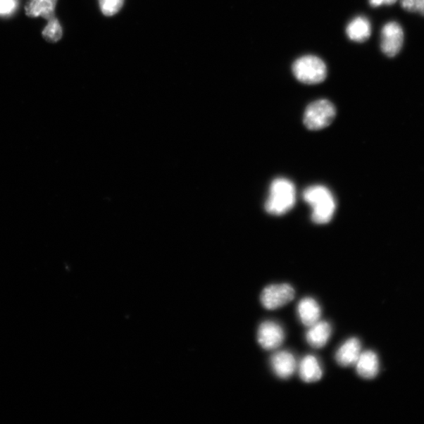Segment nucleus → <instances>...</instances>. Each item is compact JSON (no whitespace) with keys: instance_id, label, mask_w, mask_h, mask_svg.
Here are the masks:
<instances>
[{"instance_id":"obj_1","label":"nucleus","mask_w":424,"mask_h":424,"mask_svg":"<svg viewBox=\"0 0 424 424\" xmlns=\"http://www.w3.org/2000/svg\"><path fill=\"white\" fill-rule=\"evenodd\" d=\"M303 197L312 208L311 218L314 223L326 224L332 220L336 211V201L330 189L316 185L306 188Z\"/></svg>"},{"instance_id":"obj_2","label":"nucleus","mask_w":424,"mask_h":424,"mask_svg":"<svg viewBox=\"0 0 424 424\" xmlns=\"http://www.w3.org/2000/svg\"><path fill=\"white\" fill-rule=\"evenodd\" d=\"M296 188L285 177H278L271 183L270 194L265 203V209L272 216H282L296 204Z\"/></svg>"},{"instance_id":"obj_3","label":"nucleus","mask_w":424,"mask_h":424,"mask_svg":"<svg viewBox=\"0 0 424 424\" xmlns=\"http://www.w3.org/2000/svg\"><path fill=\"white\" fill-rule=\"evenodd\" d=\"M327 66L320 58L306 56L295 61L292 65L294 76L305 85L323 83L327 77Z\"/></svg>"},{"instance_id":"obj_4","label":"nucleus","mask_w":424,"mask_h":424,"mask_svg":"<svg viewBox=\"0 0 424 424\" xmlns=\"http://www.w3.org/2000/svg\"><path fill=\"white\" fill-rule=\"evenodd\" d=\"M336 108L331 101L326 99L313 101L306 108L304 125L312 131H318L330 126L336 118Z\"/></svg>"},{"instance_id":"obj_5","label":"nucleus","mask_w":424,"mask_h":424,"mask_svg":"<svg viewBox=\"0 0 424 424\" xmlns=\"http://www.w3.org/2000/svg\"><path fill=\"white\" fill-rule=\"evenodd\" d=\"M295 297V290L289 284L270 285L263 290L261 302L266 310H276L288 304Z\"/></svg>"},{"instance_id":"obj_6","label":"nucleus","mask_w":424,"mask_h":424,"mask_svg":"<svg viewBox=\"0 0 424 424\" xmlns=\"http://www.w3.org/2000/svg\"><path fill=\"white\" fill-rule=\"evenodd\" d=\"M403 42L404 32L398 23H388L382 29L380 49L387 57H395L401 51Z\"/></svg>"},{"instance_id":"obj_7","label":"nucleus","mask_w":424,"mask_h":424,"mask_svg":"<svg viewBox=\"0 0 424 424\" xmlns=\"http://www.w3.org/2000/svg\"><path fill=\"white\" fill-rule=\"evenodd\" d=\"M257 339L264 350H275L282 345L285 332L282 326L275 321L266 320L258 327Z\"/></svg>"},{"instance_id":"obj_8","label":"nucleus","mask_w":424,"mask_h":424,"mask_svg":"<svg viewBox=\"0 0 424 424\" xmlns=\"http://www.w3.org/2000/svg\"><path fill=\"white\" fill-rule=\"evenodd\" d=\"M270 363L273 372L280 379L287 380L295 373L297 361L292 354L289 351H279L273 354Z\"/></svg>"},{"instance_id":"obj_9","label":"nucleus","mask_w":424,"mask_h":424,"mask_svg":"<svg viewBox=\"0 0 424 424\" xmlns=\"http://www.w3.org/2000/svg\"><path fill=\"white\" fill-rule=\"evenodd\" d=\"M361 343L357 338H351L342 345L336 354V361L342 367H349L357 363L361 354Z\"/></svg>"},{"instance_id":"obj_10","label":"nucleus","mask_w":424,"mask_h":424,"mask_svg":"<svg viewBox=\"0 0 424 424\" xmlns=\"http://www.w3.org/2000/svg\"><path fill=\"white\" fill-rule=\"evenodd\" d=\"M58 0H27L25 4L26 15L30 18L42 17L49 22L56 18Z\"/></svg>"},{"instance_id":"obj_11","label":"nucleus","mask_w":424,"mask_h":424,"mask_svg":"<svg viewBox=\"0 0 424 424\" xmlns=\"http://www.w3.org/2000/svg\"><path fill=\"white\" fill-rule=\"evenodd\" d=\"M298 314L301 323L311 328L318 323L320 318V307L317 301L311 297L300 300L298 304Z\"/></svg>"},{"instance_id":"obj_12","label":"nucleus","mask_w":424,"mask_h":424,"mask_svg":"<svg viewBox=\"0 0 424 424\" xmlns=\"http://www.w3.org/2000/svg\"><path fill=\"white\" fill-rule=\"evenodd\" d=\"M356 365L357 373L361 378L372 380L379 373V359L373 351L361 353Z\"/></svg>"},{"instance_id":"obj_13","label":"nucleus","mask_w":424,"mask_h":424,"mask_svg":"<svg viewBox=\"0 0 424 424\" xmlns=\"http://www.w3.org/2000/svg\"><path fill=\"white\" fill-rule=\"evenodd\" d=\"M332 334V327L326 321H318V323L311 327L306 332L307 343L313 348L320 349L324 347Z\"/></svg>"},{"instance_id":"obj_14","label":"nucleus","mask_w":424,"mask_h":424,"mask_svg":"<svg viewBox=\"0 0 424 424\" xmlns=\"http://www.w3.org/2000/svg\"><path fill=\"white\" fill-rule=\"evenodd\" d=\"M371 24L365 17H357L347 26V35L354 42H365L371 36Z\"/></svg>"},{"instance_id":"obj_15","label":"nucleus","mask_w":424,"mask_h":424,"mask_svg":"<svg viewBox=\"0 0 424 424\" xmlns=\"http://www.w3.org/2000/svg\"><path fill=\"white\" fill-rule=\"evenodd\" d=\"M299 376L305 382H314L323 378V370L317 358L312 355H307L300 362Z\"/></svg>"},{"instance_id":"obj_16","label":"nucleus","mask_w":424,"mask_h":424,"mask_svg":"<svg viewBox=\"0 0 424 424\" xmlns=\"http://www.w3.org/2000/svg\"><path fill=\"white\" fill-rule=\"evenodd\" d=\"M42 35L49 43H57L63 37V28L56 17L49 20V23L42 32Z\"/></svg>"},{"instance_id":"obj_17","label":"nucleus","mask_w":424,"mask_h":424,"mask_svg":"<svg viewBox=\"0 0 424 424\" xmlns=\"http://www.w3.org/2000/svg\"><path fill=\"white\" fill-rule=\"evenodd\" d=\"M100 9L104 15L111 17L116 15L124 6L125 0H99Z\"/></svg>"},{"instance_id":"obj_18","label":"nucleus","mask_w":424,"mask_h":424,"mask_svg":"<svg viewBox=\"0 0 424 424\" xmlns=\"http://www.w3.org/2000/svg\"><path fill=\"white\" fill-rule=\"evenodd\" d=\"M401 6L409 12L418 13L424 16V0H401Z\"/></svg>"},{"instance_id":"obj_19","label":"nucleus","mask_w":424,"mask_h":424,"mask_svg":"<svg viewBox=\"0 0 424 424\" xmlns=\"http://www.w3.org/2000/svg\"><path fill=\"white\" fill-rule=\"evenodd\" d=\"M18 6V0H0V15L9 16L13 15Z\"/></svg>"},{"instance_id":"obj_20","label":"nucleus","mask_w":424,"mask_h":424,"mask_svg":"<svg viewBox=\"0 0 424 424\" xmlns=\"http://www.w3.org/2000/svg\"><path fill=\"white\" fill-rule=\"evenodd\" d=\"M397 0H369V4L373 8H378V6L386 4V5H392L395 4Z\"/></svg>"}]
</instances>
